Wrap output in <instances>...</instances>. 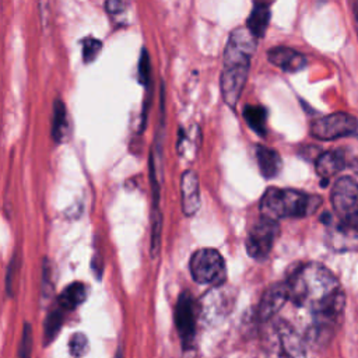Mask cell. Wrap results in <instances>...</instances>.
Masks as SVG:
<instances>
[{"mask_svg":"<svg viewBox=\"0 0 358 358\" xmlns=\"http://www.w3.org/2000/svg\"><path fill=\"white\" fill-rule=\"evenodd\" d=\"M285 282L288 299L312 315L313 323L306 340L313 344L324 343L345 306V294L337 277L322 263L309 262L294 268Z\"/></svg>","mask_w":358,"mask_h":358,"instance_id":"1","label":"cell"},{"mask_svg":"<svg viewBox=\"0 0 358 358\" xmlns=\"http://www.w3.org/2000/svg\"><path fill=\"white\" fill-rule=\"evenodd\" d=\"M267 59L271 64L287 73H296L306 66V57L298 50L287 46L271 48L267 52Z\"/></svg>","mask_w":358,"mask_h":358,"instance_id":"12","label":"cell"},{"mask_svg":"<svg viewBox=\"0 0 358 358\" xmlns=\"http://www.w3.org/2000/svg\"><path fill=\"white\" fill-rule=\"evenodd\" d=\"M150 71H151V66H150V57L145 49L141 50V57H140V63H138V77L140 81L145 85L150 81Z\"/></svg>","mask_w":358,"mask_h":358,"instance_id":"25","label":"cell"},{"mask_svg":"<svg viewBox=\"0 0 358 358\" xmlns=\"http://www.w3.org/2000/svg\"><path fill=\"white\" fill-rule=\"evenodd\" d=\"M31 347H32V330H31V324L25 323L24 324V330H22V336H21V343H20V348H18V357L20 358H25L31 354Z\"/></svg>","mask_w":358,"mask_h":358,"instance_id":"24","label":"cell"},{"mask_svg":"<svg viewBox=\"0 0 358 358\" xmlns=\"http://www.w3.org/2000/svg\"><path fill=\"white\" fill-rule=\"evenodd\" d=\"M87 298V288L83 282H71L57 296V305L64 310H73Z\"/></svg>","mask_w":358,"mask_h":358,"instance_id":"16","label":"cell"},{"mask_svg":"<svg viewBox=\"0 0 358 358\" xmlns=\"http://www.w3.org/2000/svg\"><path fill=\"white\" fill-rule=\"evenodd\" d=\"M67 112L64 103L57 99L53 103V119H52V137L56 143H62L67 136Z\"/></svg>","mask_w":358,"mask_h":358,"instance_id":"18","label":"cell"},{"mask_svg":"<svg viewBox=\"0 0 358 358\" xmlns=\"http://www.w3.org/2000/svg\"><path fill=\"white\" fill-rule=\"evenodd\" d=\"M17 259H13L10 262V266H8V270H7V281H6V287H7V292L8 295H11L14 292V281H15V273H17V268H18V264H17Z\"/></svg>","mask_w":358,"mask_h":358,"instance_id":"26","label":"cell"},{"mask_svg":"<svg viewBox=\"0 0 358 358\" xmlns=\"http://www.w3.org/2000/svg\"><path fill=\"white\" fill-rule=\"evenodd\" d=\"M64 312L66 310L62 306L57 305V308L52 309L48 313V316L45 319V323H43V344L45 345L50 344L56 338V336H57V333H59V330L62 329V324H63Z\"/></svg>","mask_w":358,"mask_h":358,"instance_id":"19","label":"cell"},{"mask_svg":"<svg viewBox=\"0 0 358 358\" xmlns=\"http://www.w3.org/2000/svg\"><path fill=\"white\" fill-rule=\"evenodd\" d=\"M330 200L338 218L352 214L358 210V183L350 176H343L334 183Z\"/></svg>","mask_w":358,"mask_h":358,"instance_id":"8","label":"cell"},{"mask_svg":"<svg viewBox=\"0 0 358 358\" xmlns=\"http://www.w3.org/2000/svg\"><path fill=\"white\" fill-rule=\"evenodd\" d=\"M124 1L123 0H106L105 1V10L110 15H117L124 11Z\"/></svg>","mask_w":358,"mask_h":358,"instance_id":"27","label":"cell"},{"mask_svg":"<svg viewBox=\"0 0 358 358\" xmlns=\"http://www.w3.org/2000/svg\"><path fill=\"white\" fill-rule=\"evenodd\" d=\"M220 287L221 285L214 287V289L206 294L201 301V310L204 313V317H207L208 320H214L215 317L222 316L232 306L231 296L228 295V292H222Z\"/></svg>","mask_w":358,"mask_h":358,"instance_id":"13","label":"cell"},{"mask_svg":"<svg viewBox=\"0 0 358 358\" xmlns=\"http://www.w3.org/2000/svg\"><path fill=\"white\" fill-rule=\"evenodd\" d=\"M322 206V197L295 189L268 187L260 200L262 215L280 218H302L313 214Z\"/></svg>","mask_w":358,"mask_h":358,"instance_id":"3","label":"cell"},{"mask_svg":"<svg viewBox=\"0 0 358 358\" xmlns=\"http://www.w3.org/2000/svg\"><path fill=\"white\" fill-rule=\"evenodd\" d=\"M357 127L358 122L354 116L345 112H334L315 120L310 126V134L315 138L329 141L351 136Z\"/></svg>","mask_w":358,"mask_h":358,"instance_id":"6","label":"cell"},{"mask_svg":"<svg viewBox=\"0 0 358 358\" xmlns=\"http://www.w3.org/2000/svg\"><path fill=\"white\" fill-rule=\"evenodd\" d=\"M180 193H182V210L185 215H194L201 204L199 178L193 169H187L180 178Z\"/></svg>","mask_w":358,"mask_h":358,"instance_id":"11","label":"cell"},{"mask_svg":"<svg viewBox=\"0 0 358 358\" xmlns=\"http://www.w3.org/2000/svg\"><path fill=\"white\" fill-rule=\"evenodd\" d=\"M243 117L250 129H253L259 134L266 133V120L267 110L262 105H246L243 108Z\"/></svg>","mask_w":358,"mask_h":358,"instance_id":"20","label":"cell"},{"mask_svg":"<svg viewBox=\"0 0 358 358\" xmlns=\"http://www.w3.org/2000/svg\"><path fill=\"white\" fill-rule=\"evenodd\" d=\"M69 350L73 357H81L88 351V340L83 333H74L69 341Z\"/></svg>","mask_w":358,"mask_h":358,"instance_id":"23","label":"cell"},{"mask_svg":"<svg viewBox=\"0 0 358 358\" xmlns=\"http://www.w3.org/2000/svg\"><path fill=\"white\" fill-rule=\"evenodd\" d=\"M255 154H256V161H257L260 173L264 178L271 179L280 173L282 168V159L274 148L259 144L256 145Z\"/></svg>","mask_w":358,"mask_h":358,"instance_id":"15","label":"cell"},{"mask_svg":"<svg viewBox=\"0 0 358 358\" xmlns=\"http://www.w3.org/2000/svg\"><path fill=\"white\" fill-rule=\"evenodd\" d=\"M161 228H162V215L157 208L152 213V232H151V256L155 257L159 250L161 242Z\"/></svg>","mask_w":358,"mask_h":358,"instance_id":"21","label":"cell"},{"mask_svg":"<svg viewBox=\"0 0 358 358\" xmlns=\"http://www.w3.org/2000/svg\"><path fill=\"white\" fill-rule=\"evenodd\" d=\"M271 344L275 345L277 355L302 357L305 355V344L299 334L285 322L275 323L271 333Z\"/></svg>","mask_w":358,"mask_h":358,"instance_id":"9","label":"cell"},{"mask_svg":"<svg viewBox=\"0 0 358 358\" xmlns=\"http://www.w3.org/2000/svg\"><path fill=\"white\" fill-rule=\"evenodd\" d=\"M175 324L183 348H192L196 334V313L194 299L187 291H183L178 298L175 308Z\"/></svg>","mask_w":358,"mask_h":358,"instance_id":"7","label":"cell"},{"mask_svg":"<svg viewBox=\"0 0 358 358\" xmlns=\"http://www.w3.org/2000/svg\"><path fill=\"white\" fill-rule=\"evenodd\" d=\"M38 8H39L42 24L46 25L48 20H49V13L52 8V0H38Z\"/></svg>","mask_w":358,"mask_h":358,"instance_id":"28","label":"cell"},{"mask_svg":"<svg viewBox=\"0 0 358 358\" xmlns=\"http://www.w3.org/2000/svg\"><path fill=\"white\" fill-rule=\"evenodd\" d=\"M257 38L248 27L235 28L227 41L220 78L221 94L227 105L235 108L243 91Z\"/></svg>","mask_w":358,"mask_h":358,"instance_id":"2","label":"cell"},{"mask_svg":"<svg viewBox=\"0 0 358 358\" xmlns=\"http://www.w3.org/2000/svg\"><path fill=\"white\" fill-rule=\"evenodd\" d=\"M288 299V285L285 281L282 282H275L271 287H268L259 305H257V319L260 322H266L268 319H271L285 303V301Z\"/></svg>","mask_w":358,"mask_h":358,"instance_id":"10","label":"cell"},{"mask_svg":"<svg viewBox=\"0 0 358 358\" xmlns=\"http://www.w3.org/2000/svg\"><path fill=\"white\" fill-rule=\"evenodd\" d=\"M189 267L193 280L199 284L218 287L227 280L224 257L215 249L203 248L196 250L190 257Z\"/></svg>","mask_w":358,"mask_h":358,"instance_id":"4","label":"cell"},{"mask_svg":"<svg viewBox=\"0 0 358 358\" xmlns=\"http://www.w3.org/2000/svg\"><path fill=\"white\" fill-rule=\"evenodd\" d=\"M345 166V157L344 152L340 150H330L320 154L316 159V173L323 179V185L343 171Z\"/></svg>","mask_w":358,"mask_h":358,"instance_id":"14","label":"cell"},{"mask_svg":"<svg viewBox=\"0 0 358 358\" xmlns=\"http://www.w3.org/2000/svg\"><path fill=\"white\" fill-rule=\"evenodd\" d=\"M280 235V224L277 220L262 215V218L249 231L245 248L248 255L255 260H264L273 249L275 239Z\"/></svg>","mask_w":358,"mask_h":358,"instance_id":"5","label":"cell"},{"mask_svg":"<svg viewBox=\"0 0 358 358\" xmlns=\"http://www.w3.org/2000/svg\"><path fill=\"white\" fill-rule=\"evenodd\" d=\"M81 43H83V57H84L85 63L92 62L102 49V42L92 36L84 38Z\"/></svg>","mask_w":358,"mask_h":358,"instance_id":"22","label":"cell"},{"mask_svg":"<svg viewBox=\"0 0 358 358\" xmlns=\"http://www.w3.org/2000/svg\"><path fill=\"white\" fill-rule=\"evenodd\" d=\"M270 22V8L267 4H256L246 21V27L259 39L266 34Z\"/></svg>","mask_w":358,"mask_h":358,"instance_id":"17","label":"cell"}]
</instances>
